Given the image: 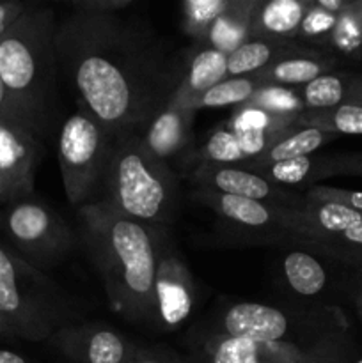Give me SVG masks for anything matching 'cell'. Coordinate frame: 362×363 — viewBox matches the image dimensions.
<instances>
[{"label": "cell", "mask_w": 362, "mask_h": 363, "mask_svg": "<svg viewBox=\"0 0 362 363\" xmlns=\"http://www.w3.org/2000/svg\"><path fill=\"white\" fill-rule=\"evenodd\" d=\"M327 172L332 176H362V152L327 155Z\"/></svg>", "instance_id": "34"}, {"label": "cell", "mask_w": 362, "mask_h": 363, "mask_svg": "<svg viewBox=\"0 0 362 363\" xmlns=\"http://www.w3.org/2000/svg\"><path fill=\"white\" fill-rule=\"evenodd\" d=\"M43 158V142L31 128L0 121V202L27 199Z\"/></svg>", "instance_id": "10"}, {"label": "cell", "mask_w": 362, "mask_h": 363, "mask_svg": "<svg viewBox=\"0 0 362 363\" xmlns=\"http://www.w3.org/2000/svg\"><path fill=\"white\" fill-rule=\"evenodd\" d=\"M344 330H350L346 315L334 305L241 301L227 307L208 332L254 342H300Z\"/></svg>", "instance_id": "5"}, {"label": "cell", "mask_w": 362, "mask_h": 363, "mask_svg": "<svg viewBox=\"0 0 362 363\" xmlns=\"http://www.w3.org/2000/svg\"><path fill=\"white\" fill-rule=\"evenodd\" d=\"M194 199L212 208L220 218L227 220L236 229L248 230V233H263L266 236H284V206L208 190H195Z\"/></svg>", "instance_id": "14"}, {"label": "cell", "mask_w": 362, "mask_h": 363, "mask_svg": "<svg viewBox=\"0 0 362 363\" xmlns=\"http://www.w3.org/2000/svg\"><path fill=\"white\" fill-rule=\"evenodd\" d=\"M304 46L295 41L248 38L227 55V77H252L287 55L300 52Z\"/></svg>", "instance_id": "23"}, {"label": "cell", "mask_w": 362, "mask_h": 363, "mask_svg": "<svg viewBox=\"0 0 362 363\" xmlns=\"http://www.w3.org/2000/svg\"><path fill=\"white\" fill-rule=\"evenodd\" d=\"M355 340L350 330L300 342H254L206 332L195 342V363H348Z\"/></svg>", "instance_id": "8"}, {"label": "cell", "mask_w": 362, "mask_h": 363, "mask_svg": "<svg viewBox=\"0 0 362 363\" xmlns=\"http://www.w3.org/2000/svg\"><path fill=\"white\" fill-rule=\"evenodd\" d=\"M190 181L197 190L216 191V194L234 195V197L252 199L275 206H298L304 197L284 190L283 186L270 183L254 170L243 165H208L199 163L190 174Z\"/></svg>", "instance_id": "12"}, {"label": "cell", "mask_w": 362, "mask_h": 363, "mask_svg": "<svg viewBox=\"0 0 362 363\" xmlns=\"http://www.w3.org/2000/svg\"><path fill=\"white\" fill-rule=\"evenodd\" d=\"M28 9V4L18 2V0H4L0 2V39L6 35V32L16 23L18 18Z\"/></svg>", "instance_id": "37"}, {"label": "cell", "mask_w": 362, "mask_h": 363, "mask_svg": "<svg viewBox=\"0 0 362 363\" xmlns=\"http://www.w3.org/2000/svg\"><path fill=\"white\" fill-rule=\"evenodd\" d=\"M0 337H6V339H16V337H14V332L11 330V326L7 325V321L2 318V315H0Z\"/></svg>", "instance_id": "41"}, {"label": "cell", "mask_w": 362, "mask_h": 363, "mask_svg": "<svg viewBox=\"0 0 362 363\" xmlns=\"http://www.w3.org/2000/svg\"><path fill=\"white\" fill-rule=\"evenodd\" d=\"M336 138L337 135L318 130V128L305 126L298 121L297 124L277 135L261 156H258L252 162L243 163V165H268V163L284 162V160L316 155L319 147L330 144Z\"/></svg>", "instance_id": "22"}, {"label": "cell", "mask_w": 362, "mask_h": 363, "mask_svg": "<svg viewBox=\"0 0 362 363\" xmlns=\"http://www.w3.org/2000/svg\"><path fill=\"white\" fill-rule=\"evenodd\" d=\"M50 342L73 363H130L137 350L117 330L98 323L62 326Z\"/></svg>", "instance_id": "13"}, {"label": "cell", "mask_w": 362, "mask_h": 363, "mask_svg": "<svg viewBox=\"0 0 362 363\" xmlns=\"http://www.w3.org/2000/svg\"><path fill=\"white\" fill-rule=\"evenodd\" d=\"M77 223L114 308L131 323L160 326L155 287L162 227L128 218L105 201L78 208Z\"/></svg>", "instance_id": "2"}, {"label": "cell", "mask_w": 362, "mask_h": 363, "mask_svg": "<svg viewBox=\"0 0 362 363\" xmlns=\"http://www.w3.org/2000/svg\"><path fill=\"white\" fill-rule=\"evenodd\" d=\"M59 74L110 135L141 131L170 98L180 59L151 27L121 14L73 11L55 34Z\"/></svg>", "instance_id": "1"}, {"label": "cell", "mask_w": 362, "mask_h": 363, "mask_svg": "<svg viewBox=\"0 0 362 363\" xmlns=\"http://www.w3.org/2000/svg\"><path fill=\"white\" fill-rule=\"evenodd\" d=\"M243 167L254 170L277 186H298V184H312L314 186L318 181L329 177L327 155L300 156V158L284 160V162L268 163V165Z\"/></svg>", "instance_id": "24"}, {"label": "cell", "mask_w": 362, "mask_h": 363, "mask_svg": "<svg viewBox=\"0 0 362 363\" xmlns=\"http://www.w3.org/2000/svg\"><path fill=\"white\" fill-rule=\"evenodd\" d=\"M197 160L199 163H208V165H243L247 163V156L241 149L240 140L226 124L209 133L208 140L199 151Z\"/></svg>", "instance_id": "29"}, {"label": "cell", "mask_w": 362, "mask_h": 363, "mask_svg": "<svg viewBox=\"0 0 362 363\" xmlns=\"http://www.w3.org/2000/svg\"><path fill=\"white\" fill-rule=\"evenodd\" d=\"M229 6V0H187L181 6L183 11V30L195 43L201 41L216 18L224 13Z\"/></svg>", "instance_id": "31"}, {"label": "cell", "mask_w": 362, "mask_h": 363, "mask_svg": "<svg viewBox=\"0 0 362 363\" xmlns=\"http://www.w3.org/2000/svg\"><path fill=\"white\" fill-rule=\"evenodd\" d=\"M57 16L28 6L0 39V80L23 119L43 138L55 105Z\"/></svg>", "instance_id": "3"}, {"label": "cell", "mask_w": 362, "mask_h": 363, "mask_svg": "<svg viewBox=\"0 0 362 363\" xmlns=\"http://www.w3.org/2000/svg\"><path fill=\"white\" fill-rule=\"evenodd\" d=\"M302 124L334 135H362V106H337L327 110H304Z\"/></svg>", "instance_id": "28"}, {"label": "cell", "mask_w": 362, "mask_h": 363, "mask_svg": "<svg viewBox=\"0 0 362 363\" xmlns=\"http://www.w3.org/2000/svg\"><path fill=\"white\" fill-rule=\"evenodd\" d=\"M0 315L16 339L41 342L67 326V312L60 305L52 280L41 269L0 247Z\"/></svg>", "instance_id": "6"}, {"label": "cell", "mask_w": 362, "mask_h": 363, "mask_svg": "<svg viewBox=\"0 0 362 363\" xmlns=\"http://www.w3.org/2000/svg\"><path fill=\"white\" fill-rule=\"evenodd\" d=\"M227 78V55L213 48L194 46L188 57L180 59V80L170 98L172 105L192 110L195 99ZM194 112V110H192Z\"/></svg>", "instance_id": "16"}, {"label": "cell", "mask_w": 362, "mask_h": 363, "mask_svg": "<svg viewBox=\"0 0 362 363\" xmlns=\"http://www.w3.org/2000/svg\"><path fill=\"white\" fill-rule=\"evenodd\" d=\"M339 60L330 53L304 46L300 52L279 59L254 77H258L263 85L300 89L323 74L339 69Z\"/></svg>", "instance_id": "17"}, {"label": "cell", "mask_w": 362, "mask_h": 363, "mask_svg": "<svg viewBox=\"0 0 362 363\" xmlns=\"http://www.w3.org/2000/svg\"><path fill=\"white\" fill-rule=\"evenodd\" d=\"M4 227L21 257L38 269L62 261L77 243L62 216L38 199L11 202L4 215Z\"/></svg>", "instance_id": "9"}, {"label": "cell", "mask_w": 362, "mask_h": 363, "mask_svg": "<svg viewBox=\"0 0 362 363\" xmlns=\"http://www.w3.org/2000/svg\"><path fill=\"white\" fill-rule=\"evenodd\" d=\"M297 123L298 121L290 117L275 116L251 105H240L233 110L226 126L238 137L247 162H252L265 152L277 135Z\"/></svg>", "instance_id": "18"}, {"label": "cell", "mask_w": 362, "mask_h": 363, "mask_svg": "<svg viewBox=\"0 0 362 363\" xmlns=\"http://www.w3.org/2000/svg\"><path fill=\"white\" fill-rule=\"evenodd\" d=\"M197 112L165 101L138 131L142 145L160 162H172L190 144L192 123Z\"/></svg>", "instance_id": "15"}, {"label": "cell", "mask_w": 362, "mask_h": 363, "mask_svg": "<svg viewBox=\"0 0 362 363\" xmlns=\"http://www.w3.org/2000/svg\"><path fill=\"white\" fill-rule=\"evenodd\" d=\"M361 266H362V264H361Z\"/></svg>", "instance_id": "45"}, {"label": "cell", "mask_w": 362, "mask_h": 363, "mask_svg": "<svg viewBox=\"0 0 362 363\" xmlns=\"http://www.w3.org/2000/svg\"><path fill=\"white\" fill-rule=\"evenodd\" d=\"M355 308H357V315L361 318V321H362V284H361V287H358L357 294H355Z\"/></svg>", "instance_id": "42"}, {"label": "cell", "mask_w": 362, "mask_h": 363, "mask_svg": "<svg viewBox=\"0 0 362 363\" xmlns=\"http://www.w3.org/2000/svg\"><path fill=\"white\" fill-rule=\"evenodd\" d=\"M130 363H195L192 358H181L163 347H137Z\"/></svg>", "instance_id": "36"}, {"label": "cell", "mask_w": 362, "mask_h": 363, "mask_svg": "<svg viewBox=\"0 0 362 363\" xmlns=\"http://www.w3.org/2000/svg\"><path fill=\"white\" fill-rule=\"evenodd\" d=\"M350 2L351 0H314V4L319 9L327 11V13L334 14V16H339L350 6Z\"/></svg>", "instance_id": "39"}, {"label": "cell", "mask_w": 362, "mask_h": 363, "mask_svg": "<svg viewBox=\"0 0 362 363\" xmlns=\"http://www.w3.org/2000/svg\"><path fill=\"white\" fill-rule=\"evenodd\" d=\"M0 121H6V123H16V124H23V126L31 128L27 124V121L23 119V116L20 113L18 106L14 105L13 98L9 96L7 89L4 87L2 80H0ZM32 130V128H31ZM38 135V133H35Z\"/></svg>", "instance_id": "38"}, {"label": "cell", "mask_w": 362, "mask_h": 363, "mask_svg": "<svg viewBox=\"0 0 362 363\" xmlns=\"http://www.w3.org/2000/svg\"><path fill=\"white\" fill-rule=\"evenodd\" d=\"M259 0H229L227 9L216 18L208 34L195 43L197 46L219 50L229 55L233 50L251 38V25Z\"/></svg>", "instance_id": "21"}, {"label": "cell", "mask_w": 362, "mask_h": 363, "mask_svg": "<svg viewBox=\"0 0 362 363\" xmlns=\"http://www.w3.org/2000/svg\"><path fill=\"white\" fill-rule=\"evenodd\" d=\"M305 110L362 106V71L336 69L298 89Z\"/></svg>", "instance_id": "19"}, {"label": "cell", "mask_w": 362, "mask_h": 363, "mask_svg": "<svg viewBox=\"0 0 362 363\" xmlns=\"http://www.w3.org/2000/svg\"><path fill=\"white\" fill-rule=\"evenodd\" d=\"M99 201L146 225L165 227L176 213L177 179L149 155L138 131H124L112 137Z\"/></svg>", "instance_id": "4"}, {"label": "cell", "mask_w": 362, "mask_h": 363, "mask_svg": "<svg viewBox=\"0 0 362 363\" xmlns=\"http://www.w3.org/2000/svg\"><path fill=\"white\" fill-rule=\"evenodd\" d=\"M156 305L160 326L176 328L194 307V280L165 234V227L158 230V262H156Z\"/></svg>", "instance_id": "11"}, {"label": "cell", "mask_w": 362, "mask_h": 363, "mask_svg": "<svg viewBox=\"0 0 362 363\" xmlns=\"http://www.w3.org/2000/svg\"><path fill=\"white\" fill-rule=\"evenodd\" d=\"M348 363H362V358H357V360H351V362H348Z\"/></svg>", "instance_id": "43"}, {"label": "cell", "mask_w": 362, "mask_h": 363, "mask_svg": "<svg viewBox=\"0 0 362 363\" xmlns=\"http://www.w3.org/2000/svg\"><path fill=\"white\" fill-rule=\"evenodd\" d=\"M361 64H362V59H361Z\"/></svg>", "instance_id": "44"}, {"label": "cell", "mask_w": 362, "mask_h": 363, "mask_svg": "<svg viewBox=\"0 0 362 363\" xmlns=\"http://www.w3.org/2000/svg\"><path fill=\"white\" fill-rule=\"evenodd\" d=\"M336 21L337 16L319 9L314 4V0H311L307 13H305L304 20H302L300 30H298L297 43H300L302 46H307V48L325 52L330 34H332L334 27H336Z\"/></svg>", "instance_id": "32"}, {"label": "cell", "mask_w": 362, "mask_h": 363, "mask_svg": "<svg viewBox=\"0 0 362 363\" xmlns=\"http://www.w3.org/2000/svg\"><path fill=\"white\" fill-rule=\"evenodd\" d=\"M133 6V0H78L71 2L77 13L87 14H121Z\"/></svg>", "instance_id": "35"}, {"label": "cell", "mask_w": 362, "mask_h": 363, "mask_svg": "<svg viewBox=\"0 0 362 363\" xmlns=\"http://www.w3.org/2000/svg\"><path fill=\"white\" fill-rule=\"evenodd\" d=\"M311 0H259L251 25V38L295 41Z\"/></svg>", "instance_id": "20"}, {"label": "cell", "mask_w": 362, "mask_h": 363, "mask_svg": "<svg viewBox=\"0 0 362 363\" xmlns=\"http://www.w3.org/2000/svg\"><path fill=\"white\" fill-rule=\"evenodd\" d=\"M110 147L112 135L80 106L60 124L57 158L64 194L75 209L102 199Z\"/></svg>", "instance_id": "7"}, {"label": "cell", "mask_w": 362, "mask_h": 363, "mask_svg": "<svg viewBox=\"0 0 362 363\" xmlns=\"http://www.w3.org/2000/svg\"><path fill=\"white\" fill-rule=\"evenodd\" d=\"M261 87L263 84L254 74L252 77L236 78L227 77L226 80L219 82L209 91H206L201 98L195 99V103L192 105V110L199 112L202 108H220V106L227 105L240 106L243 103H247Z\"/></svg>", "instance_id": "27"}, {"label": "cell", "mask_w": 362, "mask_h": 363, "mask_svg": "<svg viewBox=\"0 0 362 363\" xmlns=\"http://www.w3.org/2000/svg\"><path fill=\"white\" fill-rule=\"evenodd\" d=\"M243 105L256 106V108L266 110L275 116L290 117L295 121L300 119L305 110L298 89L277 87V85H263Z\"/></svg>", "instance_id": "30"}, {"label": "cell", "mask_w": 362, "mask_h": 363, "mask_svg": "<svg viewBox=\"0 0 362 363\" xmlns=\"http://www.w3.org/2000/svg\"><path fill=\"white\" fill-rule=\"evenodd\" d=\"M283 277L286 286L302 298H316L329 287L327 268L311 252H287L283 259Z\"/></svg>", "instance_id": "25"}, {"label": "cell", "mask_w": 362, "mask_h": 363, "mask_svg": "<svg viewBox=\"0 0 362 363\" xmlns=\"http://www.w3.org/2000/svg\"><path fill=\"white\" fill-rule=\"evenodd\" d=\"M327 53L339 62L361 64L362 59V0H351L350 6L337 16L336 27L330 34Z\"/></svg>", "instance_id": "26"}, {"label": "cell", "mask_w": 362, "mask_h": 363, "mask_svg": "<svg viewBox=\"0 0 362 363\" xmlns=\"http://www.w3.org/2000/svg\"><path fill=\"white\" fill-rule=\"evenodd\" d=\"M305 197L311 201L319 202H332V204L344 206L353 211L362 213V191L357 190H346V188H336V186H325V184H314L309 186Z\"/></svg>", "instance_id": "33"}, {"label": "cell", "mask_w": 362, "mask_h": 363, "mask_svg": "<svg viewBox=\"0 0 362 363\" xmlns=\"http://www.w3.org/2000/svg\"><path fill=\"white\" fill-rule=\"evenodd\" d=\"M0 363H28L27 358L9 350H0Z\"/></svg>", "instance_id": "40"}]
</instances>
